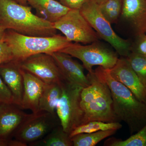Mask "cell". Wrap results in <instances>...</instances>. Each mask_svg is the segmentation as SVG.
<instances>
[{
	"label": "cell",
	"mask_w": 146,
	"mask_h": 146,
	"mask_svg": "<svg viewBox=\"0 0 146 146\" xmlns=\"http://www.w3.org/2000/svg\"><path fill=\"white\" fill-rule=\"evenodd\" d=\"M109 86L114 112L119 121L127 125L131 135L146 124V104L138 100L127 87L113 78L108 70L99 66L96 69Z\"/></svg>",
	"instance_id": "obj_1"
},
{
	"label": "cell",
	"mask_w": 146,
	"mask_h": 146,
	"mask_svg": "<svg viewBox=\"0 0 146 146\" xmlns=\"http://www.w3.org/2000/svg\"><path fill=\"white\" fill-rule=\"evenodd\" d=\"M31 9L14 0H0V26L28 36L56 35L54 24L33 13Z\"/></svg>",
	"instance_id": "obj_2"
},
{
	"label": "cell",
	"mask_w": 146,
	"mask_h": 146,
	"mask_svg": "<svg viewBox=\"0 0 146 146\" xmlns=\"http://www.w3.org/2000/svg\"><path fill=\"white\" fill-rule=\"evenodd\" d=\"M86 76L90 84L83 88L81 93L80 105L84 113L82 124L94 121L119 122L107 84L96 70Z\"/></svg>",
	"instance_id": "obj_3"
},
{
	"label": "cell",
	"mask_w": 146,
	"mask_h": 146,
	"mask_svg": "<svg viewBox=\"0 0 146 146\" xmlns=\"http://www.w3.org/2000/svg\"><path fill=\"white\" fill-rule=\"evenodd\" d=\"M3 39L11 50L13 60L18 62L33 55L51 54L60 51L72 43L60 35L50 36H31L10 29L6 30Z\"/></svg>",
	"instance_id": "obj_4"
},
{
	"label": "cell",
	"mask_w": 146,
	"mask_h": 146,
	"mask_svg": "<svg viewBox=\"0 0 146 146\" xmlns=\"http://www.w3.org/2000/svg\"><path fill=\"white\" fill-rule=\"evenodd\" d=\"M60 85L62 94L56 112L63 130L70 134L83 122L84 113L80 100L83 88L65 80Z\"/></svg>",
	"instance_id": "obj_5"
},
{
	"label": "cell",
	"mask_w": 146,
	"mask_h": 146,
	"mask_svg": "<svg viewBox=\"0 0 146 146\" xmlns=\"http://www.w3.org/2000/svg\"><path fill=\"white\" fill-rule=\"evenodd\" d=\"M80 10L99 37L110 44L118 54L127 57L130 54L132 44L116 34L111 24L102 14L99 5L94 0L85 3Z\"/></svg>",
	"instance_id": "obj_6"
},
{
	"label": "cell",
	"mask_w": 146,
	"mask_h": 146,
	"mask_svg": "<svg viewBox=\"0 0 146 146\" xmlns=\"http://www.w3.org/2000/svg\"><path fill=\"white\" fill-rule=\"evenodd\" d=\"M60 52L81 60L84 68L88 72L94 70L93 67L96 65L110 70L115 66L119 59L116 51L110 49L98 41L87 45L72 42Z\"/></svg>",
	"instance_id": "obj_7"
},
{
	"label": "cell",
	"mask_w": 146,
	"mask_h": 146,
	"mask_svg": "<svg viewBox=\"0 0 146 146\" xmlns=\"http://www.w3.org/2000/svg\"><path fill=\"white\" fill-rule=\"evenodd\" d=\"M56 30L60 31L68 41L86 44L98 41L99 36L80 9H70L54 24Z\"/></svg>",
	"instance_id": "obj_8"
},
{
	"label": "cell",
	"mask_w": 146,
	"mask_h": 146,
	"mask_svg": "<svg viewBox=\"0 0 146 146\" xmlns=\"http://www.w3.org/2000/svg\"><path fill=\"white\" fill-rule=\"evenodd\" d=\"M57 116L45 111L29 114L13 136L16 140L27 145L41 140L60 125Z\"/></svg>",
	"instance_id": "obj_9"
},
{
	"label": "cell",
	"mask_w": 146,
	"mask_h": 146,
	"mask_svg": "<svg viewBox=\"0 0 146 146\" xmlns=\"http://www.w3.org/2000/svg\"><path fill=\"white\" fill-rule=\"evenodd\" d=\"M21 68L46 83L61 84L65 80L54 58L50 54H38L19 62Z\"/></svg>",
	"instance_id": "obj_10"
},
{
	"label": "cell",
	"mask_w": 146,
	"mask_h": 146,
	"mask_svg": "<svg viewBox=\"0 0 146 146\" xmlns=\"http://www.w3.org/2000/svg\"><path fill=\"white\" fill-rule=\"evenodd\" d=\"M108 70L113 78L127 87L138 100L146 104V87L131 68L126 58H119L115 66Z\"/></svg>",
	"instance_id": "obj_11"
},
{
	"label": "cell",
	"mask_w": 146,
	"mask_h": 146,
	"mask_svg": "<svg viewBox=\"0 0 146 146\" xmlns=\"http://www.w3.org/2000/svg\"><path fill=\"white\" fill-rule=\"evenodd\" d=\"M50 54L55 60L65 81L82 88L89 86L90 82L84 72L83 65L65 53L58 51Z\"/></svg>",
	"instance_id": "obj_12"
},
{
	"label": "cell",
	"mask_w": 146,
	"mask_h": 146,
	"mask_svg": "<svg viewBox=\"0 0 146 146\" xmlns=\"http://www.w3.org/2000/svg\"><path fill=\"white\" fill-rule=\"evenodd\" d=\"M121 17L136 35L146 33V0H123Z\"/></svg>",
	"instance_id": "obj_13"
},
{
	"label": "cell",
	"mask_w": 146,
	"mask_h": 146,
	"mask_svg": "<svg viewBox=\"0 0 146 146\" xmlns=\"http://www.w3.org/2000/svg\"><path fill=\"white\" fill-rule=\"evenodd\" d=\"M21 72L23 77L24 90L20 107L36 113L39 112V101L45 83L22 68Z\"/></svg>",
	"instance_id": "obj_14"
},
{
	"label": "cell",
	"mask_w": 146,
	"mask_h": 146,
	"mask_svg": "<svg viewBox=\"0 0 146 146\" xmlns=\"http://www.w3.org/2000/svg\"><path fill=\"white\" fill-rule=\"evenodd\" d=\"M0 75L12 94L14 104L21 107L24 79L20 63L13 60L2 64L0 65Z\"/></svg>",
	"instance_id": "obj_15"
},
{
	"label": "cell",
	"mask_w": 146,
	"mask_h": 146,
	"mask_svg": "<svg viewBox=\"0 0 146 146\" xmlns=\"http://www.w3.org/2000/svg\"><path fill=\"white\" fill-rule=\"evenodd\" d=\"M28 115L14 104H0V138L13 136Z\"/></svg>",
	"instance_id": "obj_16"
},
{
	"label": "cell",
	"mask_w": 146,
	"mask_h": 146,
	"mask_svg": "<svg viewBox=\"0 0 146 146\" xmlns=\"http://www.w3.org/2000/svg\"><path fill=\"white\" fill-rule=\"evenodd\" d=\"M28 3L35 9L37 16L53 24L70 9L57 0H28Z\"/></svg>",
	"instance_id": "obj_17"
},
{
	"label": "cell",
	"mask_w": 146,
	"mask_h": 146,
	"mask_svg": "<svg viewBox=\"0 0 146 146\" xmlns=\"http://www.w3.org/2000/svg\"><path fill=\"white\" fill-rule=\"evenodd\" d=\"M61 84L46 83L39 104V111H45L54 115L56 114V106L62 94Z\"/></svg>",
	"instance_id": "obj_18"
},
{
	"label": "cell",
	"mask_w": 146,
	"mask_h": 146,
	"mask_svg": "<svg viewBox=\"0 0 146 146\" xmlns=\"http://www.w3.org/2000/svg\"><path fill=\"white\" fill-rule=\"evenodd\" d=\"M35 146H73L70 134L63 130L60 124L55 127L41 140L29 144Z\"/></svg>",
	"instance_id": "obj_19"
},
{
	"label": "cell",
	"mask_w": 146,
	"mask_h": 146,
	"mask_svg": "<svg viewBox=\"0 0 146 146\" xmlns=\"http://www.w3.org/2000/svg\"><path fill=\"white\" fill-rule=\"evenodd\" d=\"M117 130L100 131L90 133L77 134L71 138L74 146H96L104 139L114 135Z\"/></svg>",
	"instance_id": "obj_20"
},
{
	"label": "cell",
	"mask_w": 146,
	"mask_h": 146,
	"mask_svg": "<svg viewBox=\"0 0 146 146\" xmlns=\"http://www.w3.org/2000/svg\"><path fill=\"white\" fill-rule=\"evenodd\" d=\"M122 125L119 122H104L101 121H91L78 126L70 133V138L82 133H90L100 131L115 129L118 130L121 128Z\"/></svg>",
	"instance_id": "obj_21"
},
{
	"label": "cell",
	"mask_w": 146,
	"mask_h": 146,
	"mask_svg": "<svg viewBox=\"0 0 146 146\" xmlns=\"http://www.w3.org/2000/svg\"><path fill=\"white\" fill-rule=\"evenodd\" d=\"M104 146H146V124L139 131L126 140L112 138L106 141Z\"/></svg>",
	"instance_id": "obj_22"
},
{
	"label": "cell",
	"mask_w": 146,
	"mask_h": 146,
	"mask_svg": "<svg viewBox=\"0 0 146 146\" xmlns=\"http://www.w3.org/2000/svg\"><path fill=\"white\" fill-rule=\"evenodd\" d=\"M123 0H108L99 5L103 16L110 24L116 23L121 17Z\"/></svg>",
	"instance_id": "obj_23"
},
{
	"label": "cell",
	"mask_w": 146,
	"mask_h": 146,
	"mask_svg": "<svg viewBox=\"0 0 146 146\" xmlns=\"http://www.w3.org/2000/svg\"><path fill=\"white\" fill-rule=\"evenodd\" d=\"M126 58L138 78L146 87V56L131 52Z\"/></svg>",
	"instance_id": "obj_24"
},
{
	"label": "cell",
	"mask_w": 146,
	"mask_h": 146,
	"mask_svg": "<svg viewBox=\"0 0 146 146\" xmlns=\"http://www.w3.org/2000/svg\"><path fill=\"white\" fill-rule=\"evenodd\" d=\"M131 52L146 56V34L136 35L134 43L131 45Z\"/></svg>",
	"instance_id": "obj_25"
},
{
	"label": "cell",
	"mask_w": 146,
	"mask_h": 146,
	"mask_svg": "<svg viewBox=\"0 0 146 146\" xmlns=\"http://www.w3.org/2000/svg\"><path fill=\"white\" fill-rule=\"evenodd\" d=\"M14 104L11 92L0 75V104Z\"/></svg>",
	"instance_id": "obj_26"
},
{
	"label": "cell",
	"mask_w": 146,
	"mask_h": 146,
	"mask_svg": "<svg viewBox=\"0 0 146 146\" xmlns=\"http://www.w3.org/2000/svg\"><path fill=\"white\" fill-rule=\"evenodd\" d=\"M13 60L11 50L3 37L0 41V65Z\"/></svg>",
	"instance_id": "obj_27"
},
{
	"label": "cell",
	"mask_w": 146,
	"mask_h": 146,
	"mask_svg": "<svg viewBox=\"0 0 146 146\" xmlns=\"http://www.w3.org/2000/svg\"><path fill=\"white\" fill-rule=\"evenodd\" d=\"M90 0H59L63 5L70 9H80L86 2Z\"/></svg>",
	"instance_id": "obj_28"
},
{
	"label": "cell",
	"mask_w": 146,
	"mask_h": 146,
	"mask_svg": "<svg viewBox=\"0 0 146 146\" xmlns=\"http://www.w3.org/2000/svg\"><path fill=\"white\" fill-rule=\"evenodd\" d=\"M16 140L0 138V146H16Z\"/></svg>",
	"instance_id": "obj_29"
},
{
	"label": "cell",
	"mask_w": 146,
	"mask_h": 146,
	"mask_svg": "<svg viewBox=\"0 0 146 146\" xmlns=\"http://www.w3.org/2000/svg\"><path fill=\"white\" fill-rule=\"evenodd\" d=\"M6 29L0 26V41L3 39L4 35L5 34Z\"/></svg>",
	"instance_id": "obj_30"
},
{
	"label": "cell",
	"mask_w": 146,
	"mask_h": 146,
	"mask_svg": "<svg viewBox=\"0 0 146 146\" xmlns=\"http://www.w3.org/2000/svg\"><path fill=\"white\" fill-rule=\"evenodd\" d=\"M14 1L21 4L23 5H27L28 0H14Z\"/></svg>",
	"instance_id": "obj_31"
},
{
	"label": "cell",
	"mask_w": 146,
	"mask_h": 146,
	"mask_svg": "<svg viewBox=\"0 0 146 146\" xmlns=\"http://www.w3.org/2000/svg\"><path fill=\"white\" fill-rule=\"evenodd\" d=\"M94 1H95L97 3H98L99 5H100L101 4L105 2L106 1H108V0H94Z\"/></svg>",
	"instance_id": "obj_32"
},
{
	"label": "cell",
	"mask_w": 146,
	"mask_h": 146,
	"mask_svg": "<svg viewBox=\"0 0 146 146\" xmlns=\"http://www.w3.org/2000/svg\"><path fill=\"white\" fill-rule=\"evenodd\" d=\"M57 1H59V0H57Z\"/></svg>",
	"instance_id": "obj_33"
},
{
	"label": "cell",
	"mask_w": 146,
	"mask_h": 146,
	"mask_svg": "<svg viewBox=\"0 0 146 146\" xmlns=\"http://www.w3.org/2000/svg\"></svg>",
	"instance_id": "obj_34"
}]
</instances>
